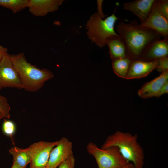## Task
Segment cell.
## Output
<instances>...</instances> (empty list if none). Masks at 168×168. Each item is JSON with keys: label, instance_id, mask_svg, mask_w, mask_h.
Returning a JSON list of instances; mask_svg holds the SVG:
<instances>
[{"label": "cell", "instance_id": "obj_28", "mask_svg": "<svg viewBox=\"0 0 168 168\" xmlns=\"http://www.w3.org/2000/svg\"><path fill=\"white\" fill-rule=\"evenodd\" d=\"M11 168H21L15 162L13 161V163Z\"/></svg>", "mask_w": 168, "mask_h": 168}, {"label": "cell", "instance_id": "obj_21", "mask_svg": "<svg viewBox=\"0 0 168 168\" xmlns=\"http://www.w3.org/2000/svg\"><path fill=\"white\" fill-rule=\"evenodd\" d=\"M156 3L160 12L168 20V0H156Z\"/></svg>", "mask_w": 168, "mask_h": 168}, {"label": "cell", "instance_id": "obj_23", "mask_svg": "<svg viewBox=\"0 0 168 168\" xmlns=\"http://www.w3.org/2000/svg\"><path fill=\"white\" fill-rule=\"evenodd\" d=\"M75 163V158L72 154L59 166V168H74Z\"/></svg>", "mask_w": 168, "mask_h": 168}, {"label": "cell", "instance_id": "obj_19", "mask_svg": "<svg viewBox=\"0 0 168 168\" xmlns=\"http://www.w3.org/2000/svg\"><path fill=\"white\" fill-rule=\"evenodd\" d=\"M4 133L7 136L13 139V137L16 130V126L15 123L12 121L4 120L2 126Z\"/></svg>", "mask_w": 168, "mask_h": 168}, {"label": "cell", "instance_id": "obj_27", "mask_svg": "<svg viewBox=\"0 0 168 168\" xmlns=\"http://www.w3.org/2000/svg\"><path fill=\"white\" fill-rule=\"evenodd\" d=\"M120 168H135V167L133 163H129L127 165Z\"/></svg>", "mask_w": 168, "mask_h": 168}, {"label": "cell", "instance_id": "obj_20", "mask_svg": "<svg viewBox=\"0 0 168 168\" xmlns=\"http://www.w3.org/2000/svg\"><path fill=\"white\" fill-rule=\"evenodd\" d=\"M10 106L7 98L0 94V112L4 117L9 119L10 117Z\"/></svg>", "mask_w": 168, "mask_h": 168}, {"label": "cell", "instance_id": "obj_24", "mask_svg": "<svg viewBox=\"0 0 168 168\" xmlns=\"http://www.w3.org/2000/svg\"><path fill=\"white\" fill-rule=\"evenodd\" d=\"M168 93V81H167L162 86L156 96L158 97L162 95Z\"/></svg>", "mask_w": 168, "mask_h": 168}, {"label": "cell", "instance_id": "obj_29", "mask_svg": "<svg viewBox=\"0 0 168 168\" xmlns=\"http://www.w3.org/2000/svg\"><path fill=\"white\" fill-rule=\"evenodd\" d=\"M4 116H3V115L0 112V120H1V119L4 118Z\"/></svg>", "mask_w": 168, "mask_h": 168}, {"label": "cell", "instance_id": "obj_26", "mask_svg": "<svg viewBox=\"0 0 168 168\" xmlns=\"http://www.w3.org/2000/svg\"><path fill=\"white\" fill-rule=\"evenodd\" d=\"M8 54L7 48L0 45V62L3 57Z\"/></svg>", "mask_w": 168, "mask_h": 168}, {"label": "cell", "instance_id": "obj_1", "mask_svg": "<svg viewBox=\"0 0 168 168\" xmlns=\"http://www.w3.org/2000/svg\"><path fill=\"white\" fill-rule=\"evenodd\" d=\"M116 30L124 43L127 57L132 60H139L151 44L162 37L153 30L141 27L136 20L128 23L120 22Z\"/></svg>", "mask_w": 168, "mask_h": 168}, {"label": "cell", "instance_id": "obj_3", "mask_svg": "<svg viewBox=\"0 0 168 168\" xmlns=\"http://www.w3.org/2000/svg\"><path fill=\"white\" fill-rule=\"evenodd\" d=\"M138 138L137 134L133 135L128 132L117 131L108 136L101 148L116 146L124 158L133 162L135 168H143L144 153Z\"/></svg>", "mask_w": 168, "mask_h": 168}, {"label": "cell", "instance_id": "obj_13", "mask_svg": "<svg viewBox=\"0 0 168 168\" xmlns=\"http://www.w3.org/2000/svg\"><path fill=\"white\" fill-rule=\"evenodd\" d=\"M168 55V39H161L151 44L139 60L152 61L158 60Z\"/></svg>", "mask_w": 168, "mask_h": 168}, {"label": "cell", "instance_id": "obj_8", "mask_svg": "<svg viewBox=\"0 0 168 168\" xmlns=\"http://www.w3.org/2000/svg\"><path fill=\"white\" fill-rule=\"evenodd\" d=\"M72 142L65 137L59 140L51 150L46 168H56L73 154Z\"/></svg>", "mask_w": 168, "mask_h": 168}, {"label": "cell", "instance_id": "obj_22", "mask_svg": "<svg viewBox=\"0 0 168 168\" xmlns=\"http://www.w3.org/2000/svg\"><path fill=\"white\" fill-rule=\"evenodd\" d=\"M158 65L156 68L157 71L160 73L168 70V58L166 56L161 58L158 59Z\"/></svg>", "mask_w": 168, "mask_h": 168}, {"label": "cell", "instance_id": "obj_6", "mask_svg": "<svg viewBox=\"0 0 168 168\" xmlns=\"http://www.w3.org/2000/svg\"><path fill=\"white\" fill-rule=\"evenodd\" d=\"M58 142L40 141L25 148L30 158V168H46L51 151Z\"/></svg>", "mask_w": 168, "mask_h": 168}, {"label": "cell", "instance_id": "obj_11", "mask_svg": "<svg viewBox=\"0 0 168 168\" xmlns=\"http://www.w3.org/2000/svg\"><path fill=\"white\" fill-rule=\"evenodd\" d=\"M63 0H29L27 7L30 13L36 16H43L57 10Z\"/></svg>", "mask_w": 168, "mask_h": 168}, {"label": "cell", "instance_id": "obj_16", "mask_svg": "<svg viewBox=\"0 0 168 168\" xmlns=\"http://www.w3.org/2000/svg\"><path fill=\"white\" fill-rule=\"evenodd\" d=\"M9 152L13 156V161L21 168H26L28 164L30 163V157L25 149L14 146L11 147Z\"/></svg>", "mask_w": 168, "mask_h": 168}, {"label": "cell", "instance_id": "obj_7", "mask_svg": "<svg viewBox=\"0 0 168 168\" xmlns=\"http://www.w3.org/2000/svg\"><path fill=\"white\" fill-rule=\"evenodd\" d=\"M9 54L0 62V90L6 87L23 89L19 75L14 68Z\"/></svg>", "mask_w": 168, "mask_h": 168}, {"label": "cell", "instance_id": "obj_25", "mask_svg": "<svg viewBox=\"0 0 168 168\" xmlns=\"http://www.w3.org/2000/svg\"><path fill=\"white\" fill-rule=\"evenodd\" d=\"M103 0H97L98 11L97 12L100 17L103 19L105 16V15L103 13L102 11V4Z\"/></svg>", "mask_w": 168, "mask_h": 168}, {"label": "cell", "instance_id": "obj_17", "mask_svg": "<svg viewBox=\"0 0 168 168\" xmlns=\"http://www.w3.org/2000/svg\"><path fill=\"white\" fill-rule=\"evenodd\" d=\"M131 61L128 57L113 60L112 65L114 72L119 77L125 79Z\"/></svg>", "mask_w": 168, "mask_h": 168}, {"label": "cell", "instance_id": "obj_4", "mask_svg": "<svg viewBox=\"0 0 168 168\" xmlns=\"http://www.w3.org/2000/svg\"><path fill=\"white\" fill-rule=\"evenodd\" d=\"M118 18L114 13L103 20L98 12L93 14L86 25L88 38L100 48L106 45V39L111 36H119L114 29V25Z\"/></svg>", "mask_w": 168, "mask_h": 168}, {"label": "cell", "instance_id": "obj_12", "mask_svg": "<svg viewBox=\"0 0 168 168\" xmlns=\"http://www.w3.org/2000/svg\"><path fill=\"white\" fill-rule=\"evenodd\" d=\"M156 0H135L124 3V9L130 11L140 19L141 23L147 18Z\"/></svg>", "mask_w": 168, "mask_h": 168}, {"label": "cell", "instance_id": "obj_5", "mask_svg": "<svg viewBox=\"0 0 168 168\" xmlns=\"http://www.w3.org/2000/svg\"><path fill=\"white\" fill-rule=\"evenodd\" d=\"M86 149L95 158L98 168H120L130 163L123 156L116 146L103 149L91 142L87 145Z\"/></svg>", "mask_w": 168, "mask_h": 168}, {"label": "cell", "instance_id": "obj_14", "mask_svg": "<svg viewBox=\"0 0 168 168\" xmlns=\"http://www.w3.org/2000/svg\"><path fill=\"white\" fill-rule=\"evenodd\" d=\"M168 81V70L162 73L159 76L145 83L139 90L138 93L142 98L156 97L160 90Z\"/></svg>", "mask_w": 168, "mask_h": 168}, {"label": "cell", "instance_id": "obj_2", "mask_svg": "<svg viewBox=\"0 0 168 168\" xmlns=\"http://www.w3.org/2000/svg\"><path fill=\"white\" fill-rule=\"evenodd\" d=\"M10 57L19 75L23 89L27 91H37L46 81L54 77L53 73L49 70L40 69L28 62L23 53L10 55Z\"/></svg>", "mask_w": 168, "mask_h": 168}, {"label": "cell", "instance_id": "obj_18", "mask_svg": "<svg viewBox=\"0 0 168 168\" xmlns=\"http://www.w3.org/2000/svg\"><path fill=\"white\" fill-rule=\"evenodd\" d=\"M29 0H0V6L11 10L14 14L27 7Z\"/></svg>", "mask_w": 168, "mask_h": 168}, {"label": "cell", "instance_id": "obj_15", "mask_svg": "<svg viewBox=\"0 0 168 168\" xmlns=\"http://www.w3.org/2000/svg\"><path fill=\"white\" fill-rule=\"evenodd\" d=\"M111 58L114 60L128 57L124 43L120 36H111L106 40Z\"/></svg>", "mask_w": 168, "mask_h": 168}, {"label": "cell", "instance_id": "obj_10", "mask_svg": "<svg viewBox=\"0 0 168 168\" xmlns=\"http://www.w3.org/2000/svg\"><path fill=\"white\" fill-rule=\"evenodd\" d=\"M158 60H132L125 78L138 79L147 76L158 65Z\"/></svg>", "mask_w": 168, "mask_h": 168}, {"label": "cell", "instance_id": "obj_9", "mask_svg": "<svg viewBox=\"0 0 168 168\" xmlns=\"http://www.w3.org/2000/svg\"><path fill=\"white\" fill-rule=\"evenodd\" d=\"M142 27L153 30L163 38L168 39V20L160 12L156 0L150 14L146 20L139 24Z\"/></svg>", "mask_w": 168, "mask_h": 168}]
</instances>
